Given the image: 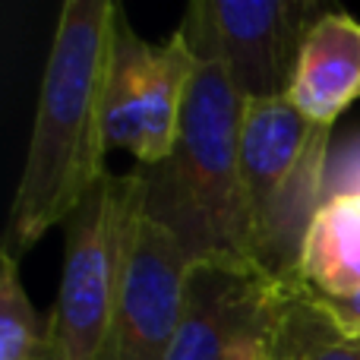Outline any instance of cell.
Returning a JSON list of instances; mask_svg holds the SVG:
<instances>
[{
	"mask_svg": "<svg viewBox=\"0 0 360 360\" xmlns=\"http://www.w3.org/2000/svg\"><path fill=\"white\" fill-rule=\"evenodd\" d=\"M117 19L114 0L60 6L4 243L13 256L29 253L51 228L67 224L108 174V76Z\"/></svg>",
	"mask_w": 360,
	"mask_h": 360,
	"instance_id": "obj_1",
	"label": "cell"
},
{
	"mask_svg": "<svg viewBox=\"0 0 360 360\" xmlns=\"http://www.w3.org/2000/svg\"><path fill=\"white\" fill-rule=\"evenodd\" d=\"M243 98L218 63H199L177 146L143 171V209L177 237L193 262L250 256V215L240 168Z\"/></svg>",
	"mask_w": 360,
	"mask_h": 360,
	"instance_id": "obj_2",
	"label": "cell"
},
{
	"mask_svg": "<svg viewBox=\"0 0 360 360\" xmlns=\"http://www.w3.org/2000/svg\"><path fill=\"white\" fill-rule=\"evenodd\" d=\"M329 139L332 127L307 120L288 98L243 105L250 256L275 281H297L307 234L329 199Z\"/></svg>",
	"mask_w": 360,
	"mask_h": 360,
	"instance_id": "obj_3",
	"label": "cell"
},
{
	"mask_svg": "<svg viewBox=\"0 0 360 360\" xmlns=\"http://www.w3.org/2000/svg\"><path fill=\"white\" fill-rule=\"evenodd\" d=\"M143 174H105L63 224V272L51 313V360H101L124 275Z\"/></svg>",
	"mask_w": 360,
	"mask_h": 360,
	"instance_id": "obj_4",
	"label": "cell"
},
{
	"mask_svg": "<svg viewBox=\"0 0 360 360\" xmlns=\"http://www.w3.org/2000/svg\"><path fill=\"white\" fill-rule=\"evenodd\" d=\"M326 13L300 0H196L174 32L196 63H218L250 105L288 98L300 48Z\"/></svg>",
	"mask_w": 360,
	"mask_h": 360,
	"instance_id": "obj_5",
	"label": "cell"
},
{
	"mask_svg": "<svg viewBox=\"0 0 360 360\" xmlns=\"http://www.w3.org/2000/svg\"><path fill=\"white\" fill-rule=\"evenodd\" d=\"M196 67L177 32L165 44H149L120 10L108 76L111 149L130 152L139 168L162 165L177 146Z\"/></svg>",
	"mask_w": 360,
	"mask_h": 360,
	"instance_id": "obj_6",
	"label": "cell"
},
{
	"mask_svg": "<svg viewBox=\"0 0 360 360\" xmlns=\"http://www.w3.org/2000/svg\"><path fill=\"white\" fill-rule=\"evenodd\" d=\"M288 285L253 262H193L168 360H266Z\"/></svg>",
	"mask_w": 360,
	"mask_h": 360,
	"instance_id": "obj_7",
	"label": "cell"
},
{
	"mask_svg": "<svg viewBox=\"0 0 360 360\" xmlns=\"http://www.w3.org/2000/svg\"><path fill=\"white\" fill-rule=\"evenodd\" d=\"M190 266L193 259L177 237L158 224L139 199L101 360H168L184 313Z\"/></svg>",
	"mask_w": 360,
	"mask_h": 360,
	"instance_id": "obj_8",
	"label": "cell"
},
{
	"mask_svg": "<svg viewBox=\"0 0 360 360\" xmlns=\"http://www.w3.org/2000/svg\"><path fill=\"white\" fill-rule=\"evenodd\" d=\"M360 98V22L329 10L313 22L300 48L288 101L319 127H335L351 101Z\"/></svg>",
	"mask_w": 360,
	"mask_h": 360,
	"instance_id": "obj_9",
	"label": "cell"
},
{
	"mask_svg": "<svg viewBox=\"0 0 360 360\" xmlns=\"http://www.w3.org/2000/svg\"><path fill=\"white\" fill-rule=\"evenodd\" d=\"M297 278L319 300L360 291V196H329L307 234Z\"/></svg>",
	"mask_w": 360,
	"mask_h": 360,
	"instance_id": "obj_10",
	"label": "cell"
},
{
	"mask_svg": "<svg viewBox=\"0 0 360 360\" xmlns=\"http://www.w3.org/2000/svg\"><path fill=\"white\" fill-rule=\"evenodd\" d=\"M266 360H360V342L338 329L316 294L297 278L288 285Z\"/></svg>",
	"mask_w": 360,
	"mask_h": 360,
	"instance_id": "obj_11",
	"label": "cell"
},
{
	"mask_svg": "<svg viewBox=\"0 0 360 360\" xmlns=\"http://www.w3.org/2000/svg\"><path fill=\"white\" fill-rule=\"evenodd\" d=\"M51 354V332L38 319L22 281L19 256L0 250V360H44Z\"/></svg>",
	"mask_w": 360,
	"mask_h": 360,
	"instance_id": "obj_12",
	"label": "cell"
},
{
	"mask_svg": "<svg viewBox=\"0 0 360 360\" xmlns=\"http://www.w3.org/2000/svg\"><path fill=\"white\" fill-rule=\"evenodd\" d=\"M329 196H360V139L329 162Z\"/></svg>",
	"mask_w": 360,
	"mask_h": 360,
	"instance_id": "obj_13",
	"label": "cell"
},
{
	"mask_svg": "<svg viewBox=\"0 0 360 360\" xmlns=\"http://www.w3.org/2000/svg\"><path fill=\"white\" fill-rule=\"evenodd\" d=\"M326 307L332 319L338 323V329L351 338H360V291L351 297H338V300H319Z\"/></svg>",
	"mask_w": 360,
	"mask_h": 360,
	"instance_id": "obj_14",
	"label": "cell"
},
{
	"mask_svg": "<svg viewBox=\"0 0 360 360\" xmlns=\"http://www.w3.org/2000/svg\"><path fill=\"white\" fill-rule=\"evenodd\" d=\"M44 360H51V354H48V357H44Z\"/></svg>",
	"mask_w": 360,
	"mask_h": 360,
	"instance_id": "obj_15",
	"label": "cell"
},
{
	"mask_svg": "<svg viewBox=\"0 0 360 360\" xmlns=\"http://www.w3.org/2000/svg\"><path fill=\"white\" fill-rule=\"evenodd\" d=\"M357 342H360V338H357Z\"/></svg>",
	"mask_w": 360,
	"mask_h": 360,
	"instance_id": "obj_16",
	"label": "cell"
}]
</instances>
